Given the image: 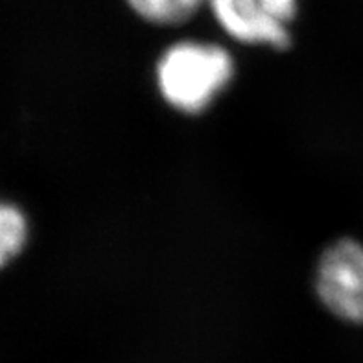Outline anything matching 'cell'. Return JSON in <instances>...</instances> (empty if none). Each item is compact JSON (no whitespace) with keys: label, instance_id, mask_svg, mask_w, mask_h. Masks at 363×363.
<instances>
[{"label":"cell","instance_id":"1","mask_svg":"<svg viewBox=\"0 0 363 363\" xmlns=\"http://www.w3.org/2000/svg\"><path fill=\"white\" fill-rule=\"evenodd\" d=\"M236 61L225 46L198 39H181L159 55L157 91L168 107L186 116L207 113L229 89Z\"/></svg>","mask_w":363,"mask_h":363},{"label":"cell","instance_id":"2","mask_svg":"<svg viewBox=\"0 0 363 363\" xmlns=\"http://www.w3.org/2000/svg\"><path fill=\"white\" fill-rule=\"evenodd\" d=\"M313 291L340 321L363 325V244L341 236L323 249L313 269Z\"/></svg>","mask_w":363,"mask_h":363},{"label":"cell","instance_id":"3","mask_svg":"<svg viewBox=\"0 0 363 363\" xmlns=\"http://www.w3.org/2000/svg\"><path fill=\"white\" fill-rule=\"evenodd\" d=\"M212 17L230 39L286 52L294 45L297 0H207Z\"/></svg>","mask_w":363,"mask_h":363},{"label":"cell","instance_id":"4","mask_svg":"<svg viewBox=\"0 0 363 363\" xmlns=\"http://www.w3.org/2000/svg\"><path fill=\"white\" fill-rule=\"evenodd\" d=\"M30 221L15 203L0 201V272L17 260L28 245Z\"/></svg>","mask_w":363,"mask_h":363},{"label":"cell","instance_id":"5","mask_svg":"<svg viewBox=\"0 0 363 363\" xmlns=\"http://www.w3.org/2000/svg\"><path fill=\"white\" fill-rule=\"evenodd\" d=\"M135 15L153 26H179L198 13L207 0H125Z\"/></svg>","mask_w":363,"mask_h":363}]
</instances>
